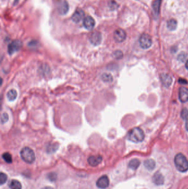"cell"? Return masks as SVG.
<instances>
[{
    "label": "cell",
    "mask_w": 188,
    "mask_h": 189,
    "mask_svg": "<svg viewBox=\"0 0 188 189\" xmlns=\"http://www.w3.org/2000/svg\"><path fill=\"white\" fill-rule=\"evenodd\" d=\"M175 164L177 170L181 173H185L188 170V160L181 153H178L175 156Z\"/></svg>",
    "instance_id": "cell-1"
},
{
    "label": "cell",
    "mask_w": 188,
    "mask_h": 189,
    "mask_svg": "<svg viewBox=\"0 0 188 189\" xmlns=\"http://www.w3.org/2000/svg\"><path fill=\"white\" fill-rule=\"evenodd\" d=\"M128 138L133 143H140L144 138V132L139 127H135L131 129L128 134Z\"/></svg>",
    "instance_id": "cell-2"
},
{
    "label": "cell",
    "mask_w": 188,
    "mask_h": 189,
    "mask_svg": "<svg viewBox=\"0 0 188 189\" xmlns=\"http://www.w3.org/2000/svg\"><path fill=\"white\" fill-rule=\"evenodd\" d=\"M20 155L23 161H25L27 163L32 164L35 161V156L34 152L30 148H23L21 150Z\"/></svg>",
    "instance_id": "cell-3"
},
{
    "label": "cell",
    "mask_w": 188,
    "mask_h": 189,
    "mask_svg": "<svg viewBox=\"0 0 188 189\" xmlns=\"http://www.w3.org/2000/svg\"><path fill=\"white\" fill-rule=\"evenodd\" d=\"M139 43L141 47L143 49H148L151 47L152 40L151 36L147 34H142L140 37Z\"/></svg>",
    "instance_id": "cell-4"
},
{
    "label": "cell",
    "mask_w": 188,
    "mask_h": 189,
    "mask_svg": "<svg viewBox=\"0 0 188 189\" xmlns=\"http://www.w3.org/2000/svg\"><path fill=\"white\" fill-rule=\"evenodd\" d=\"M22 46V43L19 40H15L11 42L8 46V52L10 55L13 54L21 49Z\"/></svg>",
    "instance_id": "cell-5"
},
{
    "label": "cell",
    "mask_w": 188,
    "mask_h": 189,
    "mask_svg": "<svg viewBox=\"0 0 188 189\" xmlns=\"http://www.w3.org/2000/svg\"><path fill=\"white\" fill-rule=\"evenodd\" d=\"M126 38V33L123 30L119 28L115 30L114 32V38L116 42L122 43L125 40Z\"/></svg>",
    "instance_id": "cell-6"
},
{
    "label": "cell",
    "mask_w": 188,
    "mask_h": 189,
    "mask_svg": "<svg viewBox=\"0 0 188 189\" xmlns=\"http://www.w3.org/2000/svg\"><path fill=\"white\" fill-rule=\"evenodd\" d=\"M109 179L107 175H103L97 181V186L101 189H105L109 186Z\"/></svg>",
    "instance_id": "cell-7"
},
{
    "label": "cell",
    "mask_w": 188,
    "mask_h": 189,
    "mask_svg": "<svg viewBox=\"0 0 188 189\" xmlns=\"http://www.w3.org/2000/svg\"><path fill=\"white\" fill-rule=\"evenodd\" d=\"M102 35L99 32H94L90 35V40L94 46H98L102 42Z\"/></svg>",
    "instance_id": "cell-8"
},
{
    "label": "cell",
    "mask_w": 188,
    "mask_h": 189,
    "mask_svg": "<svg viewBox=\"0 0 188 189\" xmlns=\"http://www.w3.org/2000/svg\"><path fill=\"white\" fill-rule=\"evenodd\" d=\"M83 25L86 29L87 30H91L94 28L96 22L94 19L91 16H87L85 17L83 19Z\"/></svg>",
    "instance_id": "cell-9"
},
{
    "label": "cell",
    "mask_w": 188,
    "mask_h": 189,
    "mask_svg": "<svg viewBox=\"0 0 188 189\" xmlns=\"http://www.w3.org/2000/svg\"><path fill=\"white\" fill-rule=\"evenodd\" d=\"M58 11L60 14L64 15L66 14L69 11V5L66 1L61 0L60 3H58Z\"/></svg>",
    "instance_id": "cell-10"
},
{
    "label": "cell",
    "mask_w": 188,
    "mask_h": 189,
    "mask_svg": "<svg viewBox=\"0 0 188 189\" xmlns=\"http://www.w3.org/2000/svg\"><path fill=\"white\" fill-rule=\"evenodd\" d=\"M102 160L103 158L101 155H93L88 158V163L91 166H97L101 164Z\"/></svg>",
    "instance_id": "cell-11"
},
{
    "label": "cell",
    "mask_w": 188,
    "mask_h": 189,
    "mask_svg": "<svg viewBox=\"0 0 188 189\" xmlns=\"http://www.w3.org/2000/svg\"><path fill=\"white\" fill-rule=\"evenodd\" d=\"M85 17V12L82 9H76L72 16V19L75 23H78L82 21Z\"/></svg>",
    "instance_id": "cell-12"
},
{
    "label": "cell",
    "mask_w": 188,
    "mask_h": 189,
    "mask_svg": "<svg viewBox=\"0 0 188 189\" xmlns=\"http://www.w3.org/2000/svg\"><path fill=\"white\" fill-rule=\"evenodd\" d=\"M179 98L180 101L185 103L188 101V89L185 87H181L179 90Z\"/></svg>",
    "instance_id": "cell-13"
},
{
    "label": "cell",
    "mask_w": 188,
    "mask_h": 189,
    "mask_svg": "<svg viewBox=\"0 0 188 189\" xmlns=\"http://www.w3.org/2000/svg\"><path fill=\"white\" fill-rule=\"evenodd\" d=\"M153 182L157 185H163L164 182V178L163 175L159 172H157L153 176Z\"/></svg>",
    "instance_id": "cell-14"
},
{
    "label": "cell",
    "mask_w": 188,
    "mask_h": 189,
    "mask_svg": "<svg viewBox=\"0 0 188 189\" xmlns=\"http://www.w3.org/2000/svg\"><path fill=\"white\" fill-rule=\"evenodd\" d=\"M161 80L163 85L166 87H169L172 83L171 76L167 74H162L161 75Z\"/></svg>",
    "instance_id": "cell-15"
},
{
    "label": "cell",
    "mask_w": 188,
    "mask_h": 189,
    "mask_svg": "<svg viewBox=\"0 0 188 189\" xmlns=\"http://www.w3.org/2000/svg\"><path fill=\"white\" fill-rule=\"evenodd\" d=\"M144 165L148 170H152L155 168L156 162L153 159H147L144 161Z\"/></svg>",
    "instance_id": "cell-16"
},
{
    "label": "cell",
    "mask_w": 188,
    "mask_h": 189,
    "mask_svg": "<svg viewBox=\"0 0 188 189\" xmlns=\"http://www.w3.org/2000/svg\"><path fill=\"white\" fill-rule=\"evenodd\" d=\"M8 186L10 189H22V187L21 182L15 179L11 180L8 184Z\"/></svg>",
    "instance_id": "cell-17"
},
{
    "label": "cell",
    "mask_w": 188,
    "mask_h": 189,
    "mask_svg": "<svg viewBox=\"0 0 188 189\" xmlns=\"http://www.w3.org/2000/svg\"><path fill=\"white\" fill-rule=\"evenodd\" d=\"M140 161L138 159H133L131 160L128 163V167L133 170H136L140 166Z\"/></svg>",
    "instance_id": "cell-18"
},
{
    "label": "cell",
    "mask_w": 188,
    "mask_h": 189,
    "mask_svg": "<svg viewBox=\"0 0 188 189\" xmlns=\"http://www.w3.org/2000/svg\"><path fill=\"white\" fill-rule=\"evenodd\" d=\"M177 27V21L175 19H171L167 22V28L171 31L175 30Z\"/></svg>",
    "instance_id": "cell-19"
},
{
    "label": "cell",
    "mask_w": 188,
    "mask_h": 189,
    "mask_svg": "<svg viewBox=\"0 0 188 189\" xmlns=\"http://www.w3.org/2000/svg\"><path fill=\"white\" fill-rule=\"evenodd\" d=\"M7 99L10 101H14L17 97V92L16 90L13 89L9 90V91L7 92Z\"/></svg>",
    "instance_id": "cell-20"
},
{
    "label": "cell",
    "mask_w": 188,
    "mask_h": 189,
    "mask_svg": "<svg viewBox=\"0 0 188 189\" xmlns=\"http://www.w3.org/2000/svg\"><path fill=\"white\" fill-rule=\"evenodd\" d=\"M161 3V0H156V1L154 2V4H153V7H154V12L156 14H159Z\"/></svg>",
    "instance_id": "cell-21"
},
{
    "label": "cell",
    "mask_w": 188,
    "mask_h": 189,
    "mask_svg": "<svg viewBox=\"0 0 188 189\" xmlns=\"http://www.w3.org/2000/svg\"><path fill=\"white\" fill-rule=\"evenodd\" d=\"M3 158L7 163L11 164L12 162V157L9 153H5L3 155Z\"/></svg>",
    "instance_id": "cell-22"
},
{
    "label": "cell",
    "mask_w": 188,
    "mask_h": 189,
    "mask_svg": "<svg viewBox=\"0 0 188 189\" xmlns=\"http://www.w3.org/2000/svg\"><path fill=\"white\" fill-rule=\"evenodd\" d=\"M57 175L55 173H50L48 175V179L51 181H55L57 180Z\"/></svg>",
    "instance_id": "cell-23"
},
{
    "label": "cell",
    "mask_w": 188,
    "mask_h": 189,
    "mask_svg": "<svg viewBox=\"0 0 188 189\" xmlns=\"http://www.w3.org/2000/svg\"><path fill=\"white\" fill-rule=\"evenodd\" d=\"M181 117L184 120H188V110L186 108L182 110L181 112Z\"/></svg>",
    "instance_id": "cell-24"
},
{
    "label": "cell",
    "mask_w": 188,
    "mask_h": 189,
    "mask_svg": "<svg viewBox=\"0 0 188 189\" xmlns=\"http://www.w3.org/2000/svg\"><path fill=\"white\" fill-rule=\"evenodd\" d=\"M7 180V176L6 174L3 173H1L0 174V182H1V185H3V184H5Z\"/></svg>",
    "instance_id": "cell-25"
},
{
    "label": "cell",
    "mask_w": 188,
    "mask_h": 189,
    "mask_svg": "<svg viewBox=\"0 0 188 189\" xmlns=\"http://www.w3.org/2000/svg\"><path fill=\"white\" fill-rule=\"evenodd\" d=\"M102 77L103 80L106 82H112V77L110 74H104Z\"/></svg>",
    "instance_id": "cell-26"
},
{
    "label": "cell",
    "mask_w": 188,
    "mask_h": 189,
    "mask_svg": "<svg viewBox=\"0 0 188 189\" xmlns=\"http://www.w3.org/2000/svg\"><path fill=\"white\" fill-rule=\"evenodd\" d=\"M8 115L7 113H3V115L1 116V123L3 124L5 123L8 120Z\"/></svg>",
    "instance_id": "cell-27"
},
{
    "label": "cell",
    "mask_w": 188,
    "mask_h": 189,
    "mask_svg": "<svg viewBox=\"0 0 188 189\" xmlns=\"http://www.w3.org/2000/svg\"><path fill=\"white\" fill-rule=\"evenodd\" d=\"M114 55L115 58L117 59H120L123 58V54L121 51H116L114 54Z\"/></svg>",
    "instance_id": "cell-28"
},
{
    "label": "cell",
    "mask_w": 188,
    "mask_h": 189,
    "mask_svg": "<svg viewBox=\"0 0 188 189\" xmlns=\"http://www.w3.org/2000/svg\"><path fill=\"white\" fill-rule=\"evenodd\" d=\"M186 58V54L184 53V52H182L179 54L178 57V60L184 61L185 59Z\"/></svg>",
    "instance_id": "cell-29"
},
{
    "label": "cell",
    "mask_w": 188,
    "mask_h": 189,
    "mask_svg": "<svg viewBox=\"0 0 188 189\" xmlns=\"http://www.w3.org/2000/svg\"><path fill=\"white\" fill-rule=\"evenodd\" d=\"M178 82H179V83L181 84H187V83H188L187 81L185 80V79H183V78H180V79H179Z\"/></svg>",
    "instance_id": "cell-30"
},
{
    "label": "cell",
    "mask_w": 188,
    "mask_h": 189,
    "mask_svg": "<svg viewBox=\"0 0 188 189\" xmlns=\"http://www.w3.org/2000/svg\"><path fill=\"white\" fill-rule=\"evenodd\" d=\"M185 127L186 131L188 132V120L186 121Z\"/></svg>",
    "instance_id": "cell-31"
},
{
    "label": "cell",
    "mask_w": 188,
    "mask_h": 189,
    "mask_svg": "<svg viewBox=\"0 0 188 189\" xmlns=\"http://www.w3.org/2000/svg\"><path fill=\"white\" fill-rule=\"evenodd\" d=\"M43 189H53V187H51L50 186H46L44 188H43Z\"/></svg>",
    "instance_id": "cell-32"
},
{
    "label": "cell",
    "mask_w": 188,
    "mask_h": 189,
    "mask_svg": "<svg viewBox=\"0 0 188 189\" xmlns=\"http://www.w3.org/2000/svg\"><path fill=\"white\" fill-rule=\"evenodd\" d=\"M185 67L186 68V69L188 70V60L186 61V62Z\"/></svg>",
    "instance_id": "cell-33"
}]
</instances>
